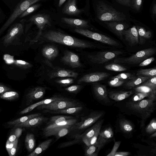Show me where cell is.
I'll return each instance as SVG.
<instances>
[{"label": "cell", "instance_id": "1", "mask_svg": "<svg viewBox=\"0 0 156 156\" xmlns=\"http://www.w3.org/2000/svg\"><path fill=\"white\" fill-rule=\"evenodd\" d=\"M114 105L122 112L139 118L141 128L144 127L147 119L154 113L156 108V101L148 98L137 101H131L126 98L116 102Z\"/></svg>", "mask_w": 156, "mask_h": 156}, {"label": "cell", "instance_id": "2", "mask_svg": "<svg viewBox=\"0 0 156 156\" xmlns=\"http://www.w3.org/2000/svg\"><path fill=\"white\" fill-rule=\"evenodd\" d=\"M96 17L101 22L132 21L126 12L105 0H98L95 5Z\"/></svg>", "mask_w": 156, "mask_h": 156}, {"label": "cell", "instance_id": "3", "mask_svg": "<svg viewBox=\"0 0 156 156\" xmlns=\"http://www.w3.org/2000/svg\"><path fill=\"white\" fill-rule=\"evenodd\" d=\"M44 37L49 41L72 47L95 48V46L90 43L66 35L59 31H49L44 34Z\"/></svg>", "mask_w": 156, "mask_h": 156}, {"label": "cell", "instance_id": "4", "mask_svg": "<svg viewBox=\"0 0 156 156\" xmlns=\"http://www.w3.org/2000/svg\"><path fill=\"white\" fill-rule=\"evenodd\" d=\"M105 113L103 110H96L90 112L87 115L81 117V121L71 127L69 134L73 138L80 134L99 120L102 119Z\"/></svg>", "mask_w": 156, "mask_h": 156}, {"label": "cell", "instance_id": "5", "mask_svg": "<svg viewBox=\"0 0 156 156\" xmlns=\"http://www.w3.org/2000/svg\"><path fill=\"white\" fill-rule=\"evenodd\" d=\"M156 51L155 48H147L138 51L129 57L115 59L114 62L129 65L137 64L153 55L155 53Z\"/></svg>", "mask_w": 156, "mask_h": 156}, {"label": "cell", "instance_id": "6", "mask_svg": "<svg viewBox=\"0 0 156 156\" xmlns=\"http://www.w3.org/2000/svg\"><path fill=\"white\" fill-rule=\"evenodd\" d=\"M82 105H83L81 103L76 100L65 98L54 101L47 104L39 106L36 108L37 109L39 110H56Z\"/></svg>", "mask_w": 156, "mask_h": 156}, {"label": "cell", "instance_id": "7", "mask_svg": "<svg viewBox=\"0 0 156 156\" xmlns=\"http://www.w3.org/2000/svg\"><path fill=\"white\" fill-rule=\"evenodd\" d=\"M115 132L121 133L125 137L130 138L135 132V125L130 120L119 114L115 123Z\"/></svg>", "mask_w": 156, "mask_h": 156}, {"label": "cell", "instance_id": "8", "mask_svg": "<svg viewBox=\"0 0 156 156\" xmlns=\"http://www.w3.org/2000/svg\"><path fill=\"white\" fill-rule=\"evenodd\" d=\"M41 0H22L0 29V35L28 8Z\"/></svg>", "mask_w": 156, "mask_h": 156}, {"label": "cell", "instance_id": "9", "mask_svg": "<svg viewBox=\"0 0 156 156\" xmlns=\"http://www.w3.org/2000/svg\"><path fill=\"white\" fill-rule=\"evenodd\" d=\"M74 31L84 36L106 44L112 46L119 45L117 41L105 35L81 28H76Z\"/></svg>", "mask_w": 156, "mask_h": 156}, {"label": "cell", "instance_id": "10", "mask_svg": "<svg viewBox=\"0 0 156 156\" xmlns=\"http://www.w3.org/2000/svg\"><path fill=\"white\" fill-rule=\"evenodd\" d=\"M92 89L94 97L99 103L107 106H111L114 103L109 98L105 85L99 83H94Z\"/></svg>", "mask_w": 156, "mask_h": 156}, {"label": "cell", "instance_id": "11", "mask_svg": "<svg viewBox=\"0 0 156 156\" xmlns=\"http://www.w3.org/2000/svg\"><path fill=\"white\" fill-rule=\"evenodd\" d=\"M122 53L118 51H102L94 55H89L87 57L92 62L101 64L112 60Z\"/></svg>", "mask_w": 156, "mask_h": 156}, {"label": "cell", "instance_id": "12", "mask_svg": "<svg viewBox=\"0 0 156 156\" xmlns=\"http://www.w3.org/2000/svg\"><path fill=\"white\" fill-rule=\"evenodd\" d=\"M104 120L105 119H104L99 120L82 133L76 136L74 138L78 139L80 141V140H82L86 145L90 139L98 131L100 130Z\"/></svg>", "mask_w": 156, "mask_h": 156}, {"label": "cell", "instance_id": "13", "mask_svg": "<svg viewBox=\"0 0 156 156\" xmlns=\"http://www.w3.org/2000/svg\"><path fill=\"white\" fill-rule=\"evenodd\" d=\"M30 20L35 24L39 29L38 34L33 40L34 42H36L41 36L42 31L45 25H51L50 18L47 14H39L31 16Z\"/></svg>", "mask_w": 156, "mask_h": 156}, {"label": "cell", "instance_id": "14", "mask_svg": "<svg viewBox=\"0 0 156 156\" xmlns=\"http://www.w3.org/2000/svg\"><path fill=\"white\" fill-rule=\"evenodd\" d=\"M114 137V133L111 126H107L101 129L96 143L98 150H100L105 145L111 142Z\"/></svg>", "mask_w": 156, "mask_h": 156}, {"label": "cell", "instance_id": "15", "mask_svg": "<svg viewBox=\"0 0 156 156\" xmlns=\"http://www.w3.org/2000/svg\"><path fill=\"white\" fill-rule=\"evenodd\" d=\"M126 21H111L105 22L109 30L121 39L123 38V31L129 27Z\"/></svg>", "mask_w": 156, "mask_h": 156}, {"label": "cell", "instance_id": "16", "mask_svg": "<svg viewBox=\"0 0 156 156\" xmlns=\"http://www.w3.org/2000/svg\"><path fill=\"white\" fill-rule=\"evenodd\" d=\"M23 27L22 23H17L14 24L9 29L3 38L4 45H8L11 44L23 33Z\"/></svg>", "mask_w": 156, "mask_h": 156}, {"label": "cell", "instance_id": "17", "mask_svg": "<svg viewBox=\"0 0 156 156\" xmlns=\"http://www.w3.org/2000/svg\"><path fill=\"white\" fill-rule=\"evenodd\" d=\"M110 74L104 72H95L83 76L77 81L78 84L82 83L95 82L104 80L110 76Z\"/></svg>", "mask_w": 156, "mask_h": 156}, {"label": "cell", "instance_id": "18", "mask_svg": "<svg viewBox=\"0 0 156 156\" xmlns=\"http://www.w3.org/2000/svg\"><path fill=\"white\" fill-rule=\"evenodd\" d=\"M61 60L65 64L72 68L81 67L82 66L81 63L79 56L75 53L69 51H66Z\"/></svg>", "mask_w": 156, "mask_h": 156}, {"label": "cell", "instance_id": "19", "mask_svg": "<svg viewBox=\"0 0 156 156\" xmlns=\"http://www.w3.org/2000/svg\"><path fill=\"white\" fill-rule=\"evenodd\" d=\"M46 89L45 87L37 86L30 90L26 95L27 104L30 105L34 102L43 98Z\"/></svg>", "mask_w": 156, "mask_h": 156}, {"label": "cell", "instance_id": "20", "mask_svg": "<svg viewBox=\"0 0 156 156\" xmlns=\"http://www.w3.org/2000/svg\"><path fill=\"white\" fill-rule=\"evenodd\" d=\"M123 35L125 40L130 45L134 46L138 44V35L135 25L125 30Z\"/></svg>", "mask_w": 156, "mask_h": 156}, {"label": "cell", "instance_id": "21", "mask_svg": "<svg viewBox=\"0 0 156 156\" xmlns=\"http://www.w3.org/2000/svg\"><path fill=\"white\" fill-rule=\"evenodd\" d=\"M65 98H66L59 95H54L49 98L43 100L29 105L20 111V115H23L26 114L31 111L39 106L47 104L54 101L63 99Z\"/></svg>", "mask_w": 156, "mask_h": 156}, {"label": "cell", "instance_id": "22", "mask_svg": "<svg viewBox=\"0 0 156 156\" xmlns=\"http://www.w3.org/2000/svg\"><path fill=\"white\" fill-rule=\"evenodd\" d=\"M109 98L111 100L118 102L122 101L134 94L133 90L129 91L114 90L108 91Z\"/></svg>", "mask_w": 156, "mask_h": 156}, {"label": "cell", "instance_id": "23", "mask_svg": "<svg viewBox=\"0 0 156 156\" xmlns=\"http://www.w3.org/2000/svg\"><path fill=\"white\" fill-rule=\"evenodd\" d=\"M73 125H68L55 128L43 134L45 137H48L52 136H55L58 140L68 134L70 132L71 128Z\"/></svg>", "mask_w": 156, "mask_h": 156}, {"label": "cell", "instance_id": "24", "mask_svg": "<svg viewBox=\"0 0 156 156\" xmlns=\"http://www.w3.org/2000/svg\"><path fill=\"white\" fill-rule=\"evenodd\" d=\"M47 117L41 115L14 126V127H34L37 126L48 120Z\"/></svg>", "mask_w": 156, "mask_h": 156}, {"label": "cell", "instance_id": "25", "mask_svg": "<svg viewBox=\"0 0 156 156\" xmlns=\"http://www.w3.org/2000/svg\"><path fill=\"white\" fill-rule=\"evenodd\" d=\"M76 0H69L62 9V12L69 15L76 16L81 13L83 10L77 8Z\"/></svg>", "mask_w": 156, "mask_h": 156}, {"label": "cell", "instance_id": "26", "mask_svg": "<svg viewBox=\"0 0 156 156\" xmlns=\"http://www.w3.org/2000/svg\"><path fill=\"white\" fill-rule=\"evenodd\" d=\"M70 116L58 115L51 117L43 129V133L48 131L59 122L74 118Z\"/></svg>", "mask_w": 156, "mask_h": 156}, {"label": "cell", "instance_id": "27", "mask_svg": "<svg viewBox=\"0 0 156 156\" xmlns=\"http://www.w3.org/2000/svg\"><path fill=\"white\" fill-rule=\"evenodd\" d=\"M58 50L57 47L51 45L45 46L42 50L43 55L49 60L55 58L58 56Z\"/></svg>", "mask_w": 156, "mask_h": 156}, {"label": "cell", "instance_id": "28", "mask_svg": "<svg viewBox=\"0 0 156 156\" xmlns=\"http://www.w3.org/2000/svg\"><path fill=\"white\" fill-rule=\"evenodd\" d=\"M152 77L140 75L135 76L125 83L124 87L128 89L133 88Z\"/></svg>", "mask_w": 156, "mask_h": 156}, {"label": "cell", "instance_id": "29", "mask_svg": "<svg viewBox=\"0 0 156 156\" xmlns=\"http://www.w3.org/2000/svg\"><path fill=\"white\" fill-rule=\"evenodd\" d=\"M62 20L65 23L77 28H83L89 27L88 21L83 20L63 17Z\"/></svg>", "mask_w": 156, "mask_h": 156}, {"label": "cell", "instance_id": "30", "mask_svg": "<svg viewBox=\"0 0 156 156\" xmlns=\"http://www.w3.org/2000/svg\"><path fill=\"white\" fill-rule=\"evenodd\" d=\"M78 76L77 73L71 70L62 69L51 73L49 76L50 79L55 77H71L76 78Z\"/></svg>", "mask_w": 156, "mask_h": 156}, {"label": "cell", "instance_id": "31", "mask_svg": "<svg viewBox=\"0 0 156 156\" xmlns=\"http://www.w3.org/2000/svg\"><path fill=\"white\" fill-rule=\"evenodd\" d=\"M84 108L83 105L79 107H72L66 109L56 110H44L45 112H48L52 114H75L82 111Z\"/></svg>", "mask_w": 156, "mask_h": 156}, {"label": "cell", "instance_id": "32", "mask_svg": "<svg viewBox=\"0 0 156 156\" xmlns=\"http://www.w3.org/2000/svg\"><path fill=\"white\" fill-rule=\"evenodd\" d=\"M137 31L139 43L140 44H144L146 40L150 39L152 36V33L149 30H147L144 27L136 26Z\"/></svg>", "mask_w": 156, "mask_h": 156}, {"label": "cell", "instance_id": "33", "mask_svg": "<svg viewBox=\"0 0 156 156\" xmlns=\"http://www.w3.org/2000/svg\"><path fill=\"white\" fill-rule=\"evenodd\" d=\"M133 90L134 94L137 93H143L148 94L150 98L154 101L156 100V90L153 89L147 86L140 85L134 88Z\"/></svg>", "mask_w": 156, "mask_h": 156}, {"label": "cell", "instance_id": "34", "mask_svg": "<svg viewBox=\"0 0 156 156\" xmlns=\"http://www.w3.org/2000/svg\"><path fill=\"white\" fill-rule=\"evenodd\" d=\"M52 140L51 139H49L42 142L27 156H37L39 155L49 147Z\"/></svg>", "mask_w": 156, "mask_h": 156}, {"label": "cell", "instance_id": "35", "mask_svg": "<svg viewBox=\"0 0 156 156\" xmlns=\"http://www.w3.org/2000/svg\"><path fill=\"white\" fill-rule=\"evenodd\" d=\"M41 115V113H36L27 115L17 119L7 122V124L11 126H14L18 124L27 121L34 117Z\"/></svg>", "mask_w": 156, "mask_h": 156}, {"label": "cell", "instance_id": "36", "mask_svg": "<svg viewBox=\"0 0 156 156\" xmlns=\"http://www.w3.org/2000/svg\"><path fill=\"white\" fill-rule=\"evenodd\" d=\"M25 144L27 151L32 152L35 146V140L34 135L31 133H27L25 137Z\"/></svg>", "mask_w": 156, "mask_h": 156}, {"label": "cell", "instance_id": "37", "mask_svg": "<svg viewBox=\"0 0 156 156\" xmlns=\"http://www.w3.org/2000/svg\"><path fill=\"white\" fill-rule=\"evenodd\" d=\"M18 93L15 91H9L5 92L0 96V98L7 101H13L19 97Z\"/></svg>", "mask_w": 156, "mask_h": 156}, {"label": "cell", "instance_id": "38", "mask_svg": "<svg viewBox=\"0 0 156 156\" xmlns=\"http://www.w3.org/2000/svg\"><path fill=\"white\" fill-rule=\"evenodd\" d=\"M99 151L95 144L87 146L85 150L84 154L86 156H98Z\"/></svg>", "mask_w": 156, "mask_h": 156}, {"label": "cell", "instance_id": "39", "mask_svg": "<svg viewBox=\"0 0 156 156\" xmlns=\"http://www.w3.org/2000/svg\"><path fill=\"white\" fill-rule=\"evenodd\" d=\"M136 75L154 76L156 75V68L139 70L137 71Z\"/></svg>", "mask_w": 156, "mask_h": 156}, {"label": "cell", "instance_id": "40", "mask_svg": "<svg viewBox=\"0 0 156 156\" xmlns=\"http://www.w3.org/2000/svg\"><path fill=\"white\" fill-rule=\"evenodd\" d=\"M145 98L151 99L150 96L148 94L143 93H134L129 97L128 98H129L127 99L131 101H137L142 100Z\"/></svg>", "mask_w": 156, "mask_h": 156}, {"label": "cell", "instance_id": "41", "mask_svg": "<svg viewBox=\"0 0 156 156\" xmlns=\"http://www.w3.org/2000/svg\"><path fill=\"white\" fill-rule=\"evenodd\" d=\"M105 68L108 70L121 72L127 70L125 67L116 64H111L107 65L104 66Z\"/></svg>", "mask_w": 156, "mask_h": 156}, {"label": "cell", "instance_id": "42", "mask_svg": "<svg viewBox=\"0 0 156 156\" xmlns=\"http://www.w3.org/2000/svg\"><path fill=\"white\" fill-rule=\"evenodd\" d=\"M145 131L147 133L151 134L156 132V119L153 118L149 124L146 127Z\"/></svg>", "mask_w": 156, "mask_h": 156}, {"label": "cell", "instance_id": "43", "mask_svg": "<svg viewBox=\"0 0 156 156\" xmlns=\"http://www.w3.org/2000/svg\"><path fill=\"white\" fill-rule=\"evenodd\" d=\"M141 85L147 86L153 89L156 90V75L147 80L141 83Z\"/></svg>", "mask_w": 156, "mask_h": 156}, {"label": "cell", "instance_id": "44", "mask_svg": "<svg viewBox=\"0 0 156 156\" xmlns=\"http://www.w3.org/2000/svg\"><path fill=\"white\" fill-rule=\"evenodd\" d=\"M41 5L39 4L33 5L28 8L20 16L21 18L26 16L36 11Z\"/></svg>", "mask_w": 156, "mask_h": 156}, {"label": "cell", "instance_id": "45", "mask_svg": "<svg viewBox=\"0 0 156 156\" xmlns=\"http://www.w3.org/2000/svg\"><path fill=\"white\" fill-rule=\"evenodd\" d=\"M142 5V0H132L130 9L136 12H139L141 9Z\"/></svg>", "mask_w": 156, "mask_h": 156}, {"label": "cell", "instance_id": "46", "mask_svg": "<svg viewBox=\"0 0 156 156\" xmlns=\"http://www.w3.org/2000/svg\"><path fill=\"white\" fill-rule=\"evenodd\" d=\"M14 64L18 67L25 69L30 68L33 66L30 63L21 60H15Z\"/></svg>", "mask_w": 156, "mask_h": 156}, {"label": "cell", "instance_id": "47", "mask_svg": "<svg viewBox=\"0 0 156 156\" xmlns=\"http://www.w3.org/2000/svg\"><path fill=\"white\" fill-rule=\"evenodd\" d=\"M133 74L130 73H123L118 74L113 76L112 78H116L120 80H131L135 77Z\"/></svg>", "mask_w": 156, "mask_h": 156}, {"label": "cell", "instance_id": "48", "mask_svg": "<svg viewBox=\"0 0 156 156\" xmlns=\"http://www.w3.org/2000/svg\"><path fill=\"white\" fill-rule=\"evenodd\" d=\"M56 83L63 86H67L70 85L74 82V79L72 78L61 79L56 80Z\"/></svg>", "mask_w": 156, "mask_h": 156}, {"label": "cell", "instance_id": "49", "mask_svg": "<svg viewBox=\"0 0 156 156\" xmlns=\"http://www.w3.org/2000/svg\"><path fill=\"white\" fill-rule=\"evenodd\" d=\"M112 80L108 82L109 85L114 87H119L122 85L124 83V81L123 80H120L116 78H112Z\"/></svg>", "mask_w": 156, "mask_h": 156}, {"label": "cell", "instance_id": "50", "mask_svg": "<svg viewBox=\"0 0 156 156\" xmlns=\"http://www.w3.org/2000/svg\"><path fill=\"white\" fill-rule=\"evenodd\" d=\"M82 86L80 85H73L65 89L66 91L71 93L76 94L81 89Z\"/></svg>", "mask_w": 156, "mask_h": 156}, {"label": "cell", "instance_id": "51", "mask_svg": "<svg viewBox=\"0 0 156 156\" xmlns=\"http://www.w3.org/2000/svg\"><path fill=\"white\" fill-rule=\"evenodd\" d=\"M115 4L130 9L132 0H112Z\"/></svg>", "mask_w": 156, "mask_h": 156}, {"label": "cell", "instance_id": "52", "mask_svg": "<svg viewBox=\"0 0 156 156\" xmlns=\"http://www.w3.org/2000/svg\"><path fill=\"white\" fill-rule=\"evenodd\" d=\"M18 143V139L17 138L13 142L12 147L7 150L10 156H13L15 155L17 149Z\"/></svg>", "mask_w": 156, "mask_h": 156}, {"label": "cell", "instance_id": "53", "mask_svg": "<svg viewBox=\"0 0 156 156\" xmlns=\"http://www.w3.org/2000/svg\"><path fill=\"white\" fill-rule=\"evenodd\" d=\"M121 143L120 141H115L112 149L111 152L107 155V156H114L115 153L117 152L119 147Z\"/></svg>", "mask_w": 156, "mask_h": 156}, {"label": "cell", "instance_id": "54", "mask_svg": "<svg viewBox=\"0 0 156 156\" xmlns=\"http://www.w3.org/2000/svg\"><path fill=\"white\" fill-rule=\"evenodd\" d=\"M74 139V140L72 141L64 142L62 144H59L58 146V148H61L68 147L69 146H71L74 144L79 143L80 142V141L79 140L76 139Z\"/></svg>", "mask_w": 156, "mask_h": 156}, {"label": "cell", "instance_id": "55", "mask_svg": "<svg viewBox=\"0 0 156 156\" xmlns=\"http://www.w3.org/2000/svg\"><path fill=\"white\" fill-rule=\"evenodd\" d=\"M150 12L151 18L153 21H155L156 15V0L153 1L150 9Z\"/></svg>", "mask_w": 156, "mask_h": 156}, {"label": "cell", "instance_id": "56", "mask_svg": "<svg viewBox=\"0 0 156 156\" xmlns=\"http://www.w3.org/2000/svg\"><path fill=\"white\" fill-rule=\"evenodd\" d=\"M155 60L154 57H151L145 59L140 63H139V66H144L148 65L151 63Z\"/></svg>", "mask_w": 156, "mask_h": 156}, {"label": "cell", "instance_id": "57", "mask_svg": "<svg viewBox=\"0 0 156 156\" xmlns=\"http://www.w3.org/2000/svg\"><path fill=\"white\" fill-rule=\"evenodd\" d=\"M11 89L4 85L0 83V96L4 92L11 90Z\"/></svg>", "mask_w": 156, "mask_h": 156}, {"label": "cell", "instance_id": "58", "mask_svg": "<svg viewBox=\"0 0 156 156\" xmlns=\"http://www.w3.org/2000/svg\"><path fill=\"white\" fill-rule=\"evenodd\" d=\"M16 136L15 134L11 135L7 140L6 145L13 144L14 141L16 139Z\"/></svg>", "mask_w": 156, "mask_h": 156}, {"label": "cell", "instance_id": "59", "mask_svg": "<svg viewBox=\"0 0 156 156\" xmlns=\"http://www.w3.org/2000/svg\"><path fill=\"white\" fill-rule=\"evenodd\" d=\"M130 154V152L127 151L116 152L114 156H128Z\"/></svg>", "mask_w": 156, "mask_h": 156}, {"label": "cell", "instance_id": "60", "mask_svg": "<svg viewBox=\"0 0 156 156\" xmlns=\"http://www.w3.org/2000/svg\"><path fill=\"white\" fill-rule=\"evenodd\" d=\"M66 0H59L58 6L61 7Z\"/></svg>", "mask_w": 156, "mask_h": 156}, {"label": "cell", "instance_id": "61", "mask_svg": "<svg viewBox=\"0 0 156 156\" xmlns=\"http://www.w3.org/2000/svg\"><path fill=\"white\" fill-rule=\"evenodd\" d=\"M156 137V132H154L153 133L151 134L150 136L149 137V138L150 139Z\"/></svg>", "mask_w": 156, "mask_h": 156}, {"label": "cell", "instance_id": "62", "mask_svg": "<svg viewBox=\"0 0 156 156\" xmlns=\"http://www.w3.org/2000/svg\"></svg>", "mask_w": 156, "mask_h": 156}]
</instances>
